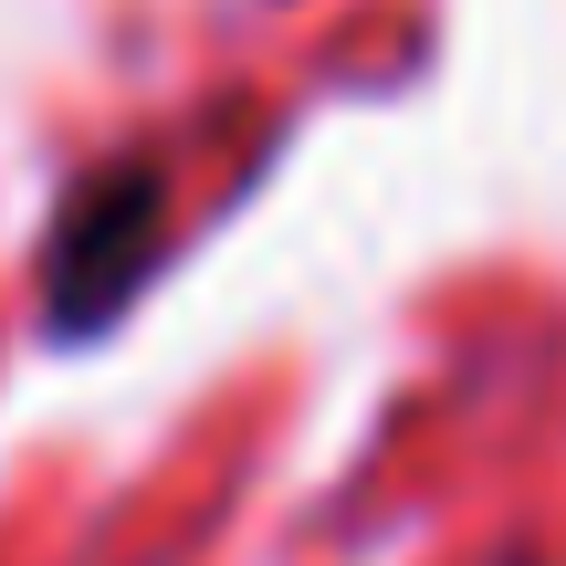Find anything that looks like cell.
<instances>
[{"label": "cell", "mask_w": 566, "mask_h": 566, "mask_svg": "<svg viewBox=\"0 0 566 566\" xmlns=\"http://www.w3.org/2000/svg\"><path fill=\"white\" fill-rule=\"evenodd\" d=\"M168 252V179L158 158H105L95 179L63 189L53 231H42V315L53 336H95Z\"/></svg>", "instance_id": "6da1fadb"}]
</instances>
